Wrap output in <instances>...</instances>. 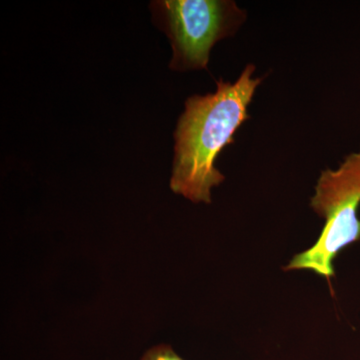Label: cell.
Instances as JSON below:
<instances>
[{"instance_id": "obj_4", "label": "cell", "mask_w": 360, "mask_h": 360, "mask_svg": "<svg viewBox=\"0 0 360 360\" xmlns=\"http://www.w3.org/2000/svg\"><path fill=\"white\" fill-rule=\"evenodd\" d=\"M139 360H184L169 345L160 343L149 348Z\"/></svg>"}, {"instance_id": "obj_3", "label": "cell", "mask_w": 360, "mask_h": 360, "mask_svg": "<svg viewBox=\"0 0 360 360\" xmlns=\"http://www.w3.org/2000/svg\"><path fill=\"white\" fill-rule=\"evenodd\" d=\"M153 20L170 40V70H207L212 49L245 22L246 11L233 0H158Z\"/></svg>"}, {"instance_id": "obj_2", "label": "cell", "mask_w": 360, "mask_h": 360, "mask_svg": "<svg viewBox=\"0 0 360 360\" xmlns=\"http://www.w3.org/2000/svg\"><path fill=\"white\" fill-rule=\"evenodd\" d=\"M310 207L324 219L321 236L309 250L298 253L285 271L309 270L330 281L340 251L360 240V149L345 158L338 169L321 172Z\"/></svg>"}, {"instance_id": "obj_1", "label": "cell", "mask_w": 360, "mask_h": 360, "mask_svg": "<svg viewBox=\"0 0 360 360\" xmlns=\"http://www.w3.org/2000/svg\"><path fill=\"white\" fill-rule=\"evenodd\" d=\"M255 65L243 68L232 82L220 79L217 91L193 96L186 101L175 129L174 158L170 189L191 202H212V189L224 181L215 161L234 134L250 120L248 106L264 78L255 75Z\"/></svg>"}]
</instances>
